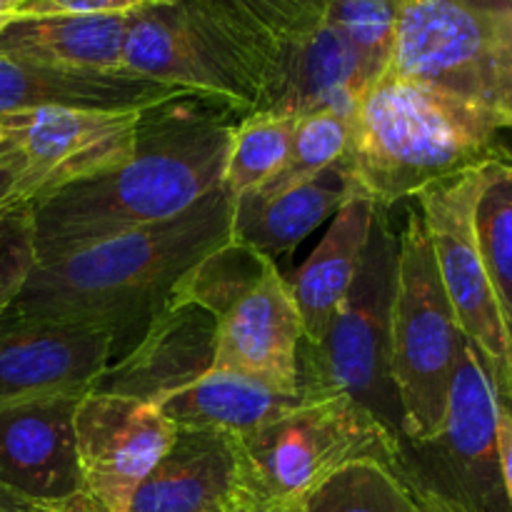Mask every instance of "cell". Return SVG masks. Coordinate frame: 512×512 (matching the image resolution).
Returning a JSON list of instances; mask_svg holds the SVG:
<instances>
[{
	"label": "cell",
	"instance_id": "30bf717a",
	"mask_svg": "<svg viewBox=\"0 0 512 512\" xmlns=\"http://www.w3.org/2000/svg\"><path fill=\"white\" fill-rule=\"evenodd\" d=\"M120 68L223 105L238 118L258 113L263 100L255 70L163 0L128 13Z\"/></svg>",
	"mask_w": 512,
	"mask_h": 512
},
{
	"label": "cell",
	"instance_id": "9a60e30c",
	"mask_svg": "<svg viewBox=\"0 0 512 512\" xmlns=\"http://www.w3.org/2000/svg\"><path fill=\"white\" fill-rule=\"evenodd\" d=\"M80 400H33L0 410V483L30 505L83 493L75 440Z\"/></svg>",
	"mask_w": 512,
	"mask_h": 512
},
{
	"label": "cell",
	"instance_id": "4dcf8cb0",
	"mask_svg": "<svg viewBox=\"0 0 512 512\" xmlns=\"http://www.w3.org/2000/svg\"><path fill=\"white\" fill-rule=\"evenodd\" d=\"M153 0H25L23 18H48V15H113L130 13Z\"/></svg>",
	"mask_w": 512,
	"mask_h": 512
},
{
	"label": "cell",
	"instance_id": "4316f807",
	"mask_svg": "<svg viewBox=\"0 0 512 512\" xmlns=\"http://www.w3.org/2000/svg\"><path fill=\"white\" fill-rule=\"evenodd\" d=\"M400 18L403 0H333L325 13L323 23L345 40L368 90L393 65Z\"/></svg>",
	"mask_w": 512,
	"mask_h": 512
},
{
	"label": "cell",
	"instance_id": "ba28073f",
	"mask_svg": "<svg viewBox=\"0 0 512 512\" xmlns=\"http://www.w3.org/2000/svg\"><path fill=\"white\" fill-rule=\"evenodd\" d=\"M465 335L453 313L428 225L410 210L398 235V285L393 300L390 370L398 390L403 438L428 440L443 428L450 385Z\"/></svg>",
	"mask_w": 512,
	"mask_h": 512
},
{
	"label": "cell",
	"instance_id": "ffe728a7",
	"mask_svg": "<svg viewBox=\"0 0 512 512\" xmlns=\"http://www.w3.org/2000/svg\"><path fill=\"white\" fill-rule=\"evenodd\" d=\"M228 45L263 80L280 53L323 25L333 0H163Z\"/></svg>",
	"mask_w": 512,
	"mask_h": 512
},
{
	"label": "cell",
	"instance_id": "3957f363",
	"mask_svg": "<svg viewBox=\"0 0 512 512\" xmlns=\"http://www.w3.org/2000/svg\"><path fill=\"white\" fill-rule=\"evenodd\" d=\"M498 118L420 80L385 73L350 120L345 153L355 193L390 210L495 160H512Z\"/></svg>",
	"mask_w": 512,
	"mask_h": 512
},
{
	"label": "cell",
	"instance_id": "52a82bcc",
	"mask_svg": "<svg viewBox=\"0 0 512 512\" xmlns=\"http://www.w3.org/2000/svg\"><path fill=\"white\" fill-rule=\"evenodd\" d=\"M393 475L413 503L438 512H512L500 473L498 395L465 340L443 428L428 440H400Z\"/></svg>",
	"mask_w": 512,
	"mask_h": 512
},
{
	"label": "cell",
	"instance_id": "2e32d148",
	"mask_svg": "<svg viewBox=\"0 0 512 512\" xmlns=\"http://www.w3.org/2000/svg\"><path fill=\"white\" fill-rule=\"evenodd\" d=\"M215 363V318L198 305L168 303L143 338L113 360L93 393L160 405L208 375Z\"/></svg>",
	"mask_w": 512,
	"mask_h": 512
},
{
	"label": "cell",
	"instance_id": "e575fe53",
	"mask_svg": "<svg viewBox=\"0 0 512 512\" xmlns=\"http://www.w3.org/2000/svg\"><path fill=\"white\" fill-rule=\"evenodd\" d=\"M25 0H0V38L13 23H18Z\"/></svg>",
	"mask_w": 512,
	"mask_h": 512
},
{
	"label": "cell",
	"instance_id": "cb8c5ba5",
	"mask_svg": "<svg viewBox=\"0 0 512 512\" xmlns=\"http://www.w3.org/2000/svg\"><path fill=\"white\" fill-rule=\"evenodd\" d=\"M128 13L23 18L0 38V58L63 68H120Z\"/></svg>",
	"mask_w": 512,
	"mask_h": 512
},
{
	"label": "cell",
	"instance_id": "d4e9b609",
	"mask_svg": "<svg viewBox=\"0 0 512 512\" xmlns=\"http://www.w3.org/2000/svg\"><path fill=\"white\" fill-rule=\"evenodd\" d=\"M475 235L512 345V160L485 165Z\"/></svg>",
	"mask_w": 512,
	"mask_h": 512
},
{
	"label": "cell",
	"instance_id": "1f68e13d",
	"mask_svg": "<svg viewBox=\"0 0 512 512\" xmlns=\"http://www.w3.org/2000/svg\"><path fill=\"white\" fill-rule=\"evenodd\" d=\"M498 453L505 493L512 505V410L503 400H498Z\"/></svg>",
	"mask_w": 512,
	"mask_h": 512
},
{
	"label": "cell",
	"instance_id": "5bb4252c",
	"mask_svg": "<svg viewBox=\"0 0 512 512\" xmlns=\"http://www.w3.org/2000/svg\"><path fill=\"white\" fill-rule=\"evenodd\" d=\"M303 343V318L293 290L273 263L215 318L213 370L250 375L280 388H303Z\"/></svg>",
	"mask_w": 512,
	"mask_h": 512
},
{
	"label": "cell",
	"instance_id": "8992f818",
	"mask_svg": "<svg viewBox=\"0 0 512 512\" xmlns=\"http://www.w3.org/2000/svg\"><path fill=\"white\" fill-rule=\"evenodd\" d=\"M388 73L443 90L512 130V0H403Z\"/></svg>",
	"mask_w": 512,
	"mask_h": 512
},
{
	"label": "cell",
	"instance_id": "277c9868",
	"mask_svg": "<svg viewBox=\"0 0 512 512\" xmlns=\"http://www.w3.org/2000/svg\"><path fill=\"white\" fill-rule=\"evenodd\" d=\"M400 440L348 395H315L283 418L235 438L238 512L298 505L353 463L393 468Z\"/></svg>",
	"mask_w": 512,
	"mask_h": 512
},
{
	"label": "cell",
	"instance_id": "74e56055",
	"mask_svg": "<svg viewBox=\"0 0 512 512\" xmlns=\"http://www.w3.org/2000/svg\"><path fill=\"white\" fill-rule=\"evenodd\" d=\"M415 505H418V503H415ZM418 512H438V510L428 508V505H418Z\"/></svg>",
	"mask_w": 512,
	"mask_h": 512
},
{
	"label": "cell",
	"instance_id": "603a6c76",
	"mask_svg": "<svg viewBox=\"0 0 512 512\" xmlns=\"http://www.w3.org/2000/svg\"><path fill=\"white\" fill-rule=\"evenodd\" d=\"M353 193V178L343 158L308 183L295 185L270 200L240 195L233 198L230 238L275 260L293 253Z\"/></svg>",
	"mask_w": 512,
	"mask_h": 512
},
{
	"label": "cell",
	"instance_id": "f1b7e54d",
	"mask_svg": "<svg viewBox=\"0 0 512 512\" xmlns=\"http://www.w3.org/2000/svg\"><path fill=\"white\" fill-rule=\"evenodd\" d=\"M350 143V120L333 113L303 115L295 130L293 148H290L288 163L283 165L275 178L263 183L260 188L245 193V198L270 200L285 190L300 183H308L315 175L328 170L338 160L345 158Z\"/></svg>",
	"mask_w": 512,
	"mask_h": 512
},
{
	"label": "cell",
	"instance_id": "6da1fadb",
	"mask_svg": "<svg viewBox=\"0 0 512 512\" xmlns=\"http://www.w3.org/2000/svg\"><path fill=\"white\" fill-rule=\"evenodd\" d=\"M235 118L195 95L143 110L123 163L30 205L38 263L193 208L223 183Z\"/></svg>",
	"mask_w": 512,
	"mask_h": 512
},
{
	"label": "cell",
	"instance_id": "ac0fdd59",
	"mask_svg": "<svg viewBox=\"0 0 512 512\" xmlns=\"http://www.w3.org/2000/svg\"><path fill=\"white\" fill-rule=\"evenodd\" d=\"M125 512H238V450L220 430L178 428Z\"/></svg>",
	"mask_w": 512,
	"mask_h": 512
},
{
	"label": "cell",
	"instance_id": "836d02e7",
	"mask_svg": "<svg viewBox=\"0 0 512 512\" xmlns=\"http://www.w3.org/2000/svg\"><path fill=\"white\" fill-rule=\"evenodd\" d=\"M28 512H105L90 498L88 493H75L70 498L58 500V503H40V505H30Z\"/></svg>",
	"mask_w": 512,
	"mask_h": 512
},
{
	"label": "cell",
	"instance_id": "484cf974",
	"mask_svg": "<svg viewBox=\"0 0 512 512\" xmlns=\"http://www.w3.org/2000/svg\"><path fill=\"white\" fill-rule=\"evenodd\" d=\"M298 123V115L278 113H250L238 118L223 173V185L233 198L260 188L283 170Z\"/></svg>",
	"mask_w": 512,
	"mask_h": 512
},
{
	"label": "cell",
	"instance_id": "83f0119b",
	"mask_svg": "<svg viewBox=\"0 0 512 512\" xmlns=\"http://www.w3.org/2000/svg\"><path fill=\"white\" fill-rule=\"evenodd\" d=\"M305 512H418L393 470L380 463H353L330 475L298 503Z\"/></svg>",
	"mask_w": 512,
	"mask_h": 512
},
{
	"label": "cell",
	"instance_id": "f546056e",
	"mask_svg": "<svg viewBox=\"0 0 512 512\" xmlns=\"http://www.w3.org/2000/svg\"><path fill=\"white\" fill-rule=\"evenodd\" d=\"M35 263L38 255L30 205H10L0 210V320L25 288Z\"/></svg>",
	"mask_w": 512,
	"mask_h": 512
},
{
	"label": "cell",
	"instance_id": "8d00e7d4",
	"mask_svg": "<svg viewBox=\"0 0 512 512\" xmlns=\"http://www.w3.org/2000/svg\"><path fill=\"white\" fill-rule=\"evenodd\" d=\"M260 512H305L298 505H283V508H270V510H260Z\"/></svg>",
	"mask_w": 512,
	"mask_h": 512
},
{
	"label": "cell",
	"instance_id": "d590c367",
	"mask_svg": "<svg viewBox=\"0 0 512 512\" xmlns=\"http://www.w3.org/2000/svg\"><path fill=\"white\" fill-rule=\"evenodd\" d=\"M30 503L0 483V512H28Z\"/></svg>",
	"mask_w": 512,
	"mask_h": 512
},
{
	"label": "cell",
	"instance_id": "d6a6232c",
	"mask_svg": "<svg viewBox=\"0 0 512 512\" xmlns=\"http://www.w3.org/2000/svg\"><path fill=\"white\" fill-rule=\"evenodd\" d=\"M20 175V155L13 148L3 145L0 148V210L8 208L10 195Z\"/></svg>",
	"mask_w": 512,
	"mask_h": 512
},
{
	"label": "cell",
	"instance_id": "9c48e42d",
	"mask_svg": "<svg viewBox=\"0 0 512 512\" xmlns=\"http://www.w3.org/2000/svg\"><path fill=\"white\" fill-rule=\"evenodd\" d=\"M483 170L485 165L425 190L418 203L460 330L483 360L498 400L512 410V345L475 235Z\"/></svg>",
	"mask_w": 512,
	"mask_h": 512
},
{
	"label": "cell",
	"instance_id": "4fadbf2b",
	"mask_svg": "<svg viewBox=\"0 0 512 512\" xmlns=\"http://www.w3.org/2000/svg\"><path fill=\"white\" fill-rule=\"evenodd\" d=\"M113 363V335L40 318L0 320V410L50 398H85Z\"/></svg>",
	"mask_w": 512,
	"mask_h": 512
},
{
	"label": "cell",
	"instance_id": "44dd1931",
	"mask_svg": "<svg viewBox=\"0 0 512 512\" xmlns=\"http://www.w3.org/2000/svg\"><path fill=\"white\" fill-rule=\"evenodd\" d=\"M378 205L365 195L353 193L338 210L318 248L288 278L295 305L303 318L305 345H318L325 338L335 310L348 295L363 265L370 225Z\"/></svg>",
	"mask_w": 512,
	"mask_h": 512
},
{
	"label": "cell",
	"instance_id": "7c38bea8",
	"mask_svg": "<svg viewBox=\"0 0 512 512\" xmlns=\"http://www.w3.org/2000/svg\"><path fill=\"white\" fill-rule=\"evenodd\" d=\"M158 405L90 393L75 410L83 490L105 512H125L175 435Z\"/></svg>",
	"mask_w": 512,
	"mask_h": 512
},
{
	"label": "cell",
	"instance_id": "d6986e66",
	"mask_svg": "<svg viewBox=\"0 0 512 512\" xmlns=\"http://www.w3.org/2000/svg\"><path fill=\"white\" fill-rule=\"evenodd\" d=\"M368 93L358 60L330 25H320L280 53L258 113L313 115L333 113L353 120Z\"/></svg>",
	"mask_w": 512,
	"mask_h": 512
},
{
	"label": "cell",
	"instance_id": "7402d4cb",
	"mask_svg": "<svg viewBox=\"0 0 512 512\" xmlns=\"http://www.w3.org/2000/svg\"><path fill=\"white\" fill-rule=\"evenodd\" d=\"M315 398L305 388H280L268 380L210 370L158 405L175 428H208L233 438L260 430Z\"/></svg>",
	"mask_w": 512,
	"mask_h": 512
},
{
	"label": "cell",
	"instance_id": "f35d334b",
	"mask_svg": "<svg viewBox=\"0 0 512 512\" xmlns=\"http://www.w3.org/2000/svg\"><path fill=\"white\" fill-rule=\"evenodd\" d=\"M3 143H5V138H3V125H0V148H3Z\"/></svg>",
	"mask_w": 512,
	"mask_h": 512
},
{
	"label": "cell",
	"instance_id": "5b68a950",
	"mask_svg": "<svg viewBox=\"0 0 512 512\" xmlns=\"http://www.w3.org/2000/svg\"><path fill=\"white\" fill-rule=\"evenodd\" d=\"M390 210L375 208L363 265L335 310L325 338L300 350V380L313 395H348L395 438H403L398 390L390 370L398 235Z\"/></svg>",
	"mask_w": 512,
	"mask_h": 512
},
{
	"label": "cell",
	"instance_id": "e0dca14e",
	"mask_svg": "<svg viewBox=\"0 0 512 512\" xmlns=\"http://www.w3.org/2000/svg\"><path fill=\"white\" fill-rule=\"evenodd\" d=\"M188 95L123 68H63L0 58V118L38 108L133 113Z\"/></svg>",
	"mask_w": 512,
	"mask_h": 512
},
{
	"label": "cell",
	"instance_id": "7a4b0ae2",
	"mask_svg": "<svg viewBox=\"0 0 512 512\" xmlns=\"http://www.w3.org/2000/svg\"><path fill=\"white\" fill-rule=\"evenodd\" d=\"M230 233L233 195L220 183L175 218L35 263L5 315L103 328L118 360L143 338L175 285Z\"/></svg>",
	"mask_w": 512,
	"mask_h": 512
},
{
	"label": "cell",
	"instance_id": "8fae6325",
	"mask_svg": "<svg viewBox=\"0 0 512 512\" xmlns=\"http://www.w3.org/2000/svg\"><path fill=\"white\" fill-rule=\"evenodd\" d=\"M143 110L38 108L0 118L8 148L20 155L10 205H35L68 185L115 168L135 145Z\"/></svg>",
	"mask_w": 512,
	"mask_h": 512
}]
</instances>
